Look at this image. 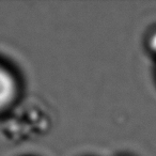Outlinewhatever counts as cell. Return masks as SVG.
<instances>
[{
    "mask_svg": "<svg viewBox=\"0 0 156 156\" xmlns=\"http://www.w3.org/2000/svg\"><path fill=\"white\" fill-rule=\"evenodd\" d=\"M17 93V83L11 72L0 65V111L12 104Z\"/></svg>",
    "mask_w": 156,
    "mask_h": 156,
    "instance_id": "1",
    "label": "cell"
},
{
    "mask_svg": "<svg viewBox=\"0 0 156 156\" xmlns=\"http://www.w3.org/2000/svg\"><path fill=\"white\" fill-rule=\"evenodd\" d=\"M150 46H151L152 50L156 52V33L153 34V37H151V41H150Z\"/></svg>",
    "mask_w": 156,
    "mask_h": 156,
    "instance_id": "2",
    "label": "cell"
}]
</instances>
